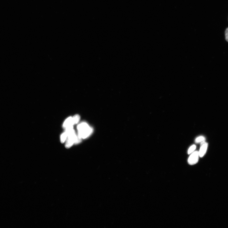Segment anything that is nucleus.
Segmentation results:
<instances>
[{
    "label": "nucleus",
    "mask_w": 228,
    "mask_h": 228,
    "mask_svg": "<svg viewBox=\"0 0 228 228\" xmlns=\"http://www.w3.org/2000/svg\"><path fill=\"white\" fill-rule=\"evenodd\" d=\"M80 117L79 115H76L72 118L73 122V125L77 124L78 123L80 120Z\"/></svg>",
    "instance_id": "423d86ee"
},
{
    "label": "nucleus",
    "mask_w": 228,
    "mask_h": 228,
    "mask_svg": "<svg viewBox=\"0 0 228 228\" xmlns=\"http://www.w3.org/2000/svg\"><path fill=\"white\" fill-rule=\"evenodd\" d=\"M67 137V135L65 132L62 134L61 137V143H64L65 142Z\"/></svg>",
    "instance_id": "6e6552de"
},
{
    "label": "nucleus",
    "mask_w": 228,
    "mask_h": 228,
    "mask_svg": "<svg viewBox=\"0 0 228 228\" xmlns=\"http://www.w3.org/2000/svg\"><path fill=\"white\" fill-rule=\"evenodd\" d=\"M225 37L226 41L228 42V28L226 29L225 31Z\"/></svg>",
    "instance_id": "9d476101"
},
{
    "label": "nucleus",
    "mask_w": 228,
    "mask_h": 228,
    "mask_svg": "<svg viewBox=\"0 0 228 228\" xmlns=\"http://www.w3.org/2000/svg\"><path fill=\"white\" fill-rule=\"evenodd\" d=\"M208 147V144L205 142L201 143L200 151L199 152V157L202 158L206 154Z\"/></svg>",
    "instance_id": "20e7f679"
},
{
    "label": "nucleus",
    "mask_w": 228,
    "mask_h": 228,
    "mask_svg": "<svg viewBox=\"0 0 228 228\" xmlns=\"http://www.w3.org/2000/svg\"><path fill=\"white\" fill-rule=\"evenodd\" d=\"M73 122L72 117H70L67 118L65 121L64 124L63 125V127L65 128L70 127V126H73Z\"/></svg>",
    "instance_id": "39448f33"
},
{
    "label": "nucleus",
    "mask_w": 228,
    "mask_h": 228,
    "mask_svg": "<svg viewBox=\"0 0 228 228\" xmlns=\"http://www.w3.org/2000/svg\"><path fill=\"white\" fill-rule=\"evenodd\" d=\"M77 138L75 131L70 134L67 137V142L65 145L66 148H69L71 147L74 143H75Z\"/></svg>",
    "instance_id": "f03ea898"
},
{
    "label": "nucleus",
    "mask_w": 228,
    "mask_h": 228,
    "mask_svg": "<svg viewBox=\"0 0 228 228\" xmlns=\"http://www.w3.org/2000/svg\"><path fill=\"white\" fill-rule=\"evenodd\" d=\"M205 138L203 136H200L197 137L195 140V142L196 143H199L205 142Z\"/></svg>",
    "instance_id": "0eeeda50"
},
{
    "label": "nucleus",
    "mask_w": 228,
    "mask_h": 228,
    "mask_svg": "<svg viewBox=\"0 0 228 228\" xmlns=\"http://www.w3.org/2000/svg\"><path fill=\"white\" fill-rule=\"evenodd\" d=\"M78 135L82 139L89 137L93 132V129L86 122H82L77 126Z\"/></svg>",
    "instance_id": "f257e3e1"
},
{
    "label": "nucleus",
    "mask_w": 228,
    "mask_h": 228,
    "mask_svg": "<svg viewBox=\"0 0 228 228\" xmlns=\"http://www.w3.org/2000/svg\"><path fill=\"white\" fill-rule=\"evenodd\" d=\"M199 152L195 151L192 153L188 158V162L190 165H194L196 164L198 162L199 158Z\"/></svg>",
    "instance_id": "7ed1b4c3"
},
{
    "label": "nucleus",
    "mask_w": 228,
    "mask_h": 228,
    "mask_svg": "<svg viewBox=\"0 0 228 228\" xmlns=\"http://www.w3.org/2000/svg\"><path fill=\"white\" fill-rule=\"evenodd\" d=\"M196 146L195 145H192L191 147H190L188 149V154H191L196 149Z\"/></svg>",
    "instance_id": "1a4fd4ad"
}]
</instances>
